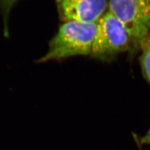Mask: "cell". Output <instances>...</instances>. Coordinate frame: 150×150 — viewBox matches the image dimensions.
Listing matches in <instances>:
<instances>
[{
    "instance_id": "obj_1",
    "label": "cell",
    "mask_w": 150,
    "mask_h": 150,
    "mask_svg": "<svg viewBox=\"0 0 150 150\" xmlns=\"http://www.w3.org/2000/svg\"><path fill=\"white\" fill-rule=\"evenodd\" d=\"M96 28L97 23L64 22L50 41L48 51L37 62L41 63L74 56L90 55Z\"/></svg>"
},
{
    "instance_id": "obj_2",
    "label": "cell",
    "mask_w": 150,
    "mask_h": 150,
    "mask_svg": "<svg viewBox=\"0 0 150 150\" xmlns=\"http://www.w3.org/2000/svg\"><path fill=\"white\" fill-rule=\"evenodd\" d=\"M131 47V38L123 23L107 11L97 22L90 56L103 62H111L120 53L130 50Z\"/></svg>"
},
{
    "instance_id": "obj_3",
    "label": "cell",
    "mask_w": 150,
    "mask_h": 150,
    "mask_svg": "<svg viewBox=\"0 0 150 150\" xmlns=\"http://www.w3.org/2000/svg\"><path fill=\"white\" fill-rule=\"evenodd\" d=\"M108 11L123 23L132 46L139 48L150 31V0H110Z\"/></svg>"
},
{
    "instance_id": "obj_4",
    "label": "cell",
    "mask_w": 150,
    "mask_h": 150,
    "mask_svg": "<svg viewBox=\"0 0 150 150\" xmlns=\"http://www.w3.org/2000/svg\"><path fill=\"white\" fill-rule=\"evenodd\" d=\"M110 0H56L59 17L63 22L97 23L108 9Z\"/></svg>"
},
{
    "instance_id": "obj_5",
    "label": "cell",
    "mask_w": 150,
    "mask_h": 150,
    "mask_svg": "<svg viewBox=\"0 0 150 150\" xmlns=\"http://www.w3.org/2000/svg\"><path fill=\"white\" fill-rule=\"evenodd\" d=\"M139 48L142 51L140 62L142 71L150 84V31L141 41Z\"/></svg>"
},
{
    "instance_id": "obj_6",
    "label": "cell",
    "mask_w": 150,
    "mask_h": 150,
    "mask_svg": "<svg viewBox=\"0 0 150 150\" xmlns=\"http://www.w3.org/2000/svg\"><path fill=\"white\" fill-rule=\"evenodd\" d=\"M18 0H0V8L1 9V12L3 14L4 25V34L8 35V24L7 21L8 20L9 14L11 11L12 7L14 6Z\"/></svg>"
},
{
    "instance_id": "obj_7",
    "label": "cell",
    "mask_w": 150,
    "mask_h": 150,
    "mask_svg": "<svg viewBox=\"0 0 150 150\" xmlns=\"http://www.w3.org/2000/svg\"><path fill=\"white\" fill-rule=\"evenodd\" d=\"M139 142L143 144H150V128L148 133L141 138Z\"/></svg>"
}]
</instances>
